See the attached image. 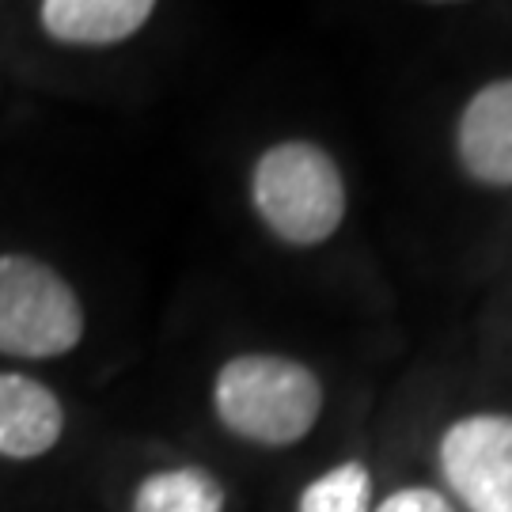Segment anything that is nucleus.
<instances>
[{
	"instance_id": "1",
	"label": "nucleus",
	"mask_w": 512,
	"mask_h": 512,
	"mask_svg": "<svg viewBox=\"0 0 512 512\" xmlns=\"http://www.w3.org/2000/svg\"><path fill=\"white\" fill-rule=\"evenodd\" d=\"M247 194L258 224L293 251L330 243L349 209L342 167L308 137H285L262 148L251 164Z\"/></svg>"
},
{
	"instance_id": "2",
	"label": "nucleus",
	"mask_w": 512,
	"mask_h": 512,
	"mask_svg": "<svg viewBox=\"0 0 512 512\" xmlns=\"http://www.w3.org/2000/svg\"><path fill=\"white\" fill-rule=\"evenodd\" d=\"M323 399V380L285 353H236L213 380L220 425L258 448L300 444L323 418Z\"/></svg>"
},
{
	"instance_id": "3",
	"label": "nucleus",
	"mask_w": 512,
	"mask_h": 512,
	"mask_svg": "<svg viewBox=\"0 0 512 512\" xmlns=\"http://www.w3.org/2000/svg\"><path fill=\"white\" fill-rule=\"evenodd\" d=\"M84 304L50 262L0 255V353L23 361L65 357L84 338Z\"/></svg>"
},
{
	"instance_id": "4",
	"label": "nucleus",
	"mask_w": 512,
	"mask_h": 512,
	"mask_svg": "<svg viewBox=\"0 0 512 512\" xmlns=\"http://www.w3.org/2000/svg\"><path fill=\"white\" fill-rule=\"evenodd\" d=\"M437 467L463 512H512V414L482 410L452 421L440 433Z\"/></svg>"
},
{
	"instance_id": "5",
	"label": "nucleus",
	"mask_w": 512,
	"mask_h": 512,
	"mask_svg": "<svg viewBox=\"0 0 512 512\" xmlns=\"http://www.w3.org/2000/svg\"><path fill=\"white\" fill-rule=\"evenodd\" d=\"M452 156L475 186L512 190V73L467 95L452 126Z\"/></svg>"
},
{
	"instance_id": "6",
	"label": "nucleus",
	"mask_w": 512,
	"mask_h": 512,
	"mask_svg": "<svg viewBox=\"0 0 512 512\" xmlns=\"http://www.w3.org/2000/svg\"><path fill=\"white\" fill-rule=\"evenodd\" d=\"M160 0H38V31L69 50H110L145 31Z\"/></svg>"
},
{
	"instance_id": "7",
	"label": "nucleus",
	"mask_w": 512,
	"mask_h": 512,
	"mask_svg": "<svg viewBox=\"0 0 512 512\" xmlns=\"http://www.w3.org/2000/svg\"><path fill=\"white\" fill-rule=\"evenodd\" d=\"M65 433V406L35 376L0 372V456L38 459Z\"/></svg>"
},
{
	"instance_id": "8",
	"label": "nucleus",
	"mask_w": 512,
	"mask_h": 512,
	"mask_svg": "<svg viewBox=\"0 0 512 512\" xmlns=\"http://www.w3.org/2000/svg\"><path fill=\"white\" fill-rule=\"evenodd\" d=\"M133 512H224V486L205 467H167L141 478Z\"/></svg>"
},
{
	"instance_id": "9",
	"label": "nucleus",
	"mask_w": 512,
	"mask_h": 512,
	"mask_svg": "<svg viewBox=\"0 0 512 512\" xmlns=\"http://www.w3.org/2000/svg\"><path fill=\"white\" fill-rule=\"evenodd\" d=\"M296 512H372V471L361 459H346L315 475L296 497Z\"/></svg>"
},
{
	"instance_id": "10",
	"label": "nucleus",
	"mask_w": 512,
	"mask_h": 512,
	"mask_svg": "<svg viewBox=\"0 0 512 512\" xmlns=\"http://www.w3.org/2000/svg\"><path fill=\"white\" fill-rule=\"evenodd\" d=\"M372 512H459L448 497L433 490V486H403L395 494H387Z\"/></svg>"
},
{
	"instance_id": "11",
	"label": "nucleus",
	"mask_w": 512,
	"mask_h": 512,
	"mask_svg": "<svg viewBox=\"0 0 512 512\" xmlns=\"http://www.w3.org/2000/svg\"><path fill=\"white\" fill-rule=\"evenodd\" d=\"M425 4H463V0H425Z\"/></svg>"
}]
</instances>
